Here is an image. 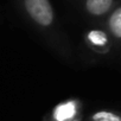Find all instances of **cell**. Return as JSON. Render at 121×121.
Wrapping results in <instances>:
<instances>
[{
    "label": "cell",
    "mask_w": 121,
    "mask_h": 121,
    "mask_svg": "<svg viewBox=\"0 0 121 121\" xmlns=\"http://www.w3.org/2000/svg\"><path fill=\"white\" fill-rule=\"evenodd\" d=\"M86 121H121V112L112 109H101L90 114Z\"/></svg>",
    "instance_id": "cell-6"
},
{
    "label": "cell",
    "mask_w": 121,
    "mask_h": 121,
    "mask_svg": "<svg viewBox=\"0 0 121 121\" xmlns=\"http://www.w3.org/2000/svg\"><path fill=\"white\" fill-rule=\"evenodd\" d=\"M70 121H83V115H80V116H77V117H75Z\"/></svg>",
    "instance_id": "cell-7"
},
{
    "label": "cell",
    "mask_w": 121,
    "mask_h": 121,
    "mask_svg": "<svg viewBox=\"0 0 121 121\" xmlns=\"http://www.w3.org/2000/svg\"><path fill=\"white\" fill-rule=\"evenodd\" d=\"M83 40L86 46L99 56L109 55L114 46L113 42L104 29H90L83 35Z\"/></svg>",
    "instance_id": "cell-3"
},
{
    "label": "cell",
    "mask_w": 121,
    "mask_h": 121,
    "mask_svg": "<svg viewBox=\"0 0 121 121\" xmlns=\"http://www.w3.org/2000/svg\"><path fill=\"white\" fill-rule=\"evenodd\" d=\"M117 6V0H82L84 13L94 19L106 18Z\"/></svg>",
    "instance_id": "cell-4"
},
{
    "label": "cell",
    "mask_w": 121,
    "mask_h": 121,
    "mask_svg": "<svg viewBox=\"0 0 121 121\" xmlns=\"http://www.w3.org/2000/svg\"><path fill=\"white\" fill-rule=\"evenodd\" d=\"M83 102L78 99H69L56 104L43 119V121H70L82 115Z\"/></svg>",
    "instance_id": "cell-2"
},
{
    "label": "cell",
    "mask_w": 121,
    "mask_h": 121,
    "mask_svg": "<svg viewBox=\"0 0 121 121\" xmlns=\"http://www.w3.org/2000/svg\"><path fill=\"white\" fill-rule=\"evenodd\" d=\"M25 20L43 37L49 48L62 59L73 58V49L67 33L59 25L50 0H16Z\"/></svg>",
    "instance_id": "cell-1"
},
{
    "label": "cell",
    "mask_w": 121,
    "mask_h": 121,
    "mask_svg": "<svg viewBox=\"0 0 121 121\" xmlns=\"http://www.w3.org/2000/svg\"><path fill=\"white\" fill-rule=\"evenodd\" d=\"M109 35L114 49L121 51V5H117L104 20V27Z\"/></svg>",
    "instance_id": "cell-5"
}]
</instances>
